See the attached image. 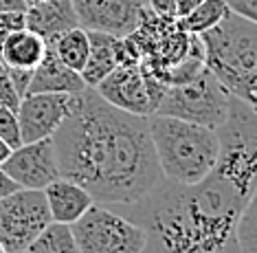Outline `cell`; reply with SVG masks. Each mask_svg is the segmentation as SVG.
I'll return each mask as SVG.
<instances>
[{"label":"cell","instance_id":"29","mask_svg":"<svg viewBox=\"0 0 257 253\" xmlns=\"http://www.w3.org/2000/svg\"><path fill=\"white\" fill-rule=\"evenodd\" d=\"M202 0H176V18H185L189 11H194Z\"/></svg>","mask_w":257,"mask_h":253},{"label":"cell","instance_id":"24","mask_svg":"<svg viewBox=\"0 0 257 253\" xmlns=\"http://www.w3.org/2000/svg\"><path fill=\"white\" fill-rule=\"evenodd\" d=\"M25 27H27L25 11H0V51H3V44L7 42L11 33Z\"/></svg>","mask_w":257,"mask_h":253},{"label":"cell","instance_id":"17","mask_svg":"<svg viewBox=\"0 0 257 253\" xmlns=\"http://www.w3.org/2000/svg\"><path fill=\"white\" fill-rule=\"evenodd\" d=\"M88 35H90V53L79 75L86 81V86L95 88L99 81L106 79L119 66L116 64V53H114L116 38L99 31H88Z\"/></svg>","mask_w":257,"mask_h":253},{"label":"cell","instance_id":"20","mask_svg":"<svg viewBox=\"0 0 257 253\" xmlns=\"http://www.w3.org/2000/svg\"><path fill=\"white\" fill-rule=\"evenodd\" d=\"M22 253H79V249L73 238L71 225L51 222Z\"/></svg>","mask_w":257,"mask_h":253},{"label":"cell","instance_id":"1","mask_svg":"<svg viewBox=\"0 0 257 253\" xmlns=\"http://www.w3.org/2000/svg\"><path fill=\"white\" fill-rule=\"evenodd\" d=\"M60 176L81 185L99 205H130L163 181L150 117L108 104L86 86L53 132Z\"/></svg>","mask_w":257,"mask_h":253},{"label":"cell","instance_id":"14","mask_svg":"<svg viewBox=\"0 0 257 253\" xmlns=\"http://www.w3.org/2000/svg\"><path fill=\"white\" fill-rule=\"evenodd\" d=\"M42 192L46 196L51 220L62 222V225H73L95 205V198L84 187L73 183V181L62 179V176L53 183H49Z\"/></svg>","mask_w":257,"mask_h":253},{"label":"cell","instance_id":"22","mask_svg":"<svg viewBox=\"0 0 257 253\" xmlns=\"http://www.w3.org/2000/svg\"><path fill=\"white\" fill-rule=\"evenodd\" d=\"M0 139L9 145L11 150L22 145V134H20V123L16 110L0 106Z\"/></svg>","mask_w":257,"mask_h":253},{"label":"cell","instance_id":"10","mask_svg":"<svg viewBox=\"0 0 257 253\" xmlns=\"http://www.w3.org/2000/svg\"><path fill=\"white\" fill-rule=\"evenodd\" d=\"M25 190H44L49 183L60 179V165L53 137H46L31 143H22L20 148L11 150V154L0 165Z\"/></svg>","mask_w":257,"mask_h":253},{"label":"cell","instance_id":"13","mask_svg":"<svg viewBox=\"0 0 257 253\" xmlns=\"http://www.w3.org/2000/svg\"><path fill=\"white\" fill-rule=\"evenodd\" d=\"M27 29L44 38V42H53L62 33L79 27L77 14L71 0H42L38 5H31L25 11Z\"/></svg>","mask_w":257,"mask_h":253},{"label":"cell","instance_id":"18","mask_svg":"<svg viewBox=\"0 0 257 253\" xmlns=\"http://www.w3.org/2000/svg\"><path fill=\"white\" fill-rule=\"evenodd\" d=\"M49 46L55 51V55L68 68L81 73V68H84L86 60H88V53H90V35L84 27H75L71 31L62 33L53 42H49Z\"/></svg>","mask_w":257,"mask_h":253},{"label":"cell","instance_id":"19","mask_svg":"<svg viewBox=\"0 0 257 253\" xmlns=\"http://www.w3.org/2000/svg\"><path fill=\"white\" fill-rule=\"evenodd\" d=\"M226 14H229V5L224 0H202L185 18H176V22L183 31L191 35H202V33L211 31L213 27H218Z\"/></svg>","mask_w":257,"mask_h":253},{"label":"cell","instance_id":"25","mask_svg":"<svg viewBox=\"0 0 257 253\" xmlns=\"http://www.w3.org/2000/svg\"><path fill=\"white\" fill-rule=\"evenodd\" d=\"M231 11L257 25V0H224Z\"/></svg>","mask_w":257,"mask_h":253},{"label":"cell","instance_id":"16","mask_svg":"<svg viewBox=\"0 0 257 253\" xmlns=\"http://www.w3.org/2000/svg\"><path fill=\"white\" fill-rule=\"evenodd\" d=\"M46 53V42L31 29H18L7 38L0 51V60L5 62L7 68H25L33 70L42 62Z\"/></svg>","mask_w":257,"mask_h":253},{"label":"cell","instance_id":"11","mask_svg":"<svg viewBox=\"0 0 257 253\" xmlns=\"http://www.w3.org/2000/svg\"><path fill=\"white\" fill-rule=\"evenodd\" d=\"M71 97L66 93H27L18 106V123L22 143H31L53 137L64 117L71 108Z\"/></svg>","mask_w":257,"mask_h":253},{"label":"cell","instance_id":"9","mask_svg":"<svg viewBox=\"0 0 257 253\" xmlns=\"http://www.w3.org/2000/svg\"><path fill=\"white\" fill-rule=\"evenodd\" d=\"M79 27L86 31L127 38L141 22L145 0H71Z\"/></svg>","mask_w":257,"mask_h":253},{"label":"cell","instance_id":"15","mask_svg":"<svg viewBox=\"0 0 257 253\" xmlns=\"http://www.w3.org/2000/svg\"><path fill=\"white\" fill-rule=\"evenodd\" d=\"M86 88V81L81 79L77 70L68 68L55 51L46 44V53L42 62L33 68L31 81H29L27 93H66V95H75Z\"/></svg>","mask_w":257,"mask_h":253},{"label":"cell","instance_id":"26","mask_svg":"<svg viewBox=\"0 0 257 253\" xmlns=\"http://www.w3.org/2000/svg\"><path fill=\"white\" fill-rule=\"evenodd\" d=\"M31 75L33 70H25V68H9V77L14 81L16 91H18L20 97L27 95V88H29V81H31Z\"/></svg>","mask_w":257,"mask_h":253},{"label":"cell","instance_id":"8","mask_svg":"<svg viewBox=\"0 0 257 253\" xmlns=\"http://www.w3.org/2000/svg\"><path fill=\"white\" fill-rule=\"evenodd\" d=\"M51 222L42 190L20 187L0 198V244L7 253H22Z\"/></svg>","mask_w":257,"mask_h":253},{"label":"cell","instance_id":"21","mask_svg":"<svg viewBox=\"0 0 257 253\" xmlns=\"http://www.w3.org/2000/svg\"><path fill=\"white\" fill-rule=\"evenodd\" d=\"M237 244L242 253H257V190L248 198L237 222Z\"/></svg>","mask_w":257,"mask_h":253},{"label":"cell","instance_id":"7","mask_svg":"<svg viewBox=\"0 0 257 253\" xmlns=\"http://www.w3.org/2000/svg\"><path fill=\"white\" fill-rule=\"evenodd\" d=\"M79 253H143L145 231L108 205L92 207L71 225Z\"/></svg>","mask_w":257,"mask_h":253},{"label":"cell","instance_id":"5","mask_svg":"<svg viewBox=\"0 0 257 253\" xmlns=\"http://www.w3.org/2000/svg\"><path fill=\"white\" fill-rule=\"evenodd\" d=\"M218 137L220 154L211 174L248 203L257 190V113L231 97L229 115L218 128Z\"/></svg>","mask_w":257,"mask_h":253},{"label":"cell","instance_id":"30","mask_svg":"<svg viewBox=\"0 0 257 253\" xmlns=\"http://www.w3.org/2000/svg\"><path fill=\"white\" fill-rule=\"evenodd\" d=\"M0 11H27L25 0H0Z\"/></svg>","mask_w":257,"mask_h":253},{"label":"cell","instance_id":"23","mask_svg":"<svg viewBox=\"0 0 257 253\" xmlns=\"http://www.w3.org/2000/svg\"><path fill=\"white\" fill-rule=\"evenodd\" d=\"M20 95L18 91H16L14 81L9 77V68L5 66V62L0 60V106H5V108H11L18 113V106H20Z\"/></svg>","mask_w":257,"mask_h":253},{"label":"cell","instance_id":"27","mask_svg":"<svg viewBox=\"0 0 257 253\" xmlns=\"http://www.w3.org/2000/svg\"><path fill=\"white\" fill-rule=\"evenodd\" d=\"M148 9L154 11L159 16H167V18H176V0H148Z\"/></svg>","mask_w":257,"mask_h":253},{"label":"cell","instance_id":"3","mask_svg":"<svg viewBox=\"0 0 257 253\" xmlns=\"http://www.w3.org/2000/svg\"><path fill=\"white\" fill-rule=\"evenodd\" d=\"M200 40L207 68L231 97L257 113V25L229 9Z\"/></svg>","mask_w":257,"mask_h":253},{"label":"cell","instance_id":"31","mask_svg":"<svg viewBox=\"0 0 257 253\" xmlns=\"http://www.w3.org/2000/svg\"><path fill=\"white\" fill-rule=\"evenodd\" d=\"M9 154H11V148H9L7 143H5L3 139H0V165H3V163H5V158H7Z\"/></svg>","mask_w":257,"mask_h":253},{"label":"cell","instance_id":"33","mask_svg":"<svg viewBox=\"0 0 257 253\" xmlns=\"http://www.w3.org/2000/svg\"><path fill=\"white\" fill-rule=\"evenodd\" d=\"M0 253H7V249H5V246H3V244H0Z\"/></svg>","mask_w":257,"mask_h":253},{"label":"cell","instance_id":"12","mask_svg":"<svg viewBox=\"0 0 257 253\" xmlns=\"http://www.w3.org/2000/svg\"><path fill=\"white\" fill-rule=\"evenodd\" d=\"M95 91L108 104L125 110V113L141 115V117L154 115L141 64L139 66H116L106 79L99 81Z\"/></svg>","mask_w":257,"mask_h":253},{"label":"cell","instance_id":"32","mask_svg":"<svg viewBox=\"0 0 257 253\" xmlns=\"http://www.w3.org/2000/svg\"><path fill=\"white\" fill-rule=\"evenodd\" d=\"M27 3V7H31V5H38V3H42V0H25Z\"/></svg>","mask_w":257,"mask_h":253},{"label":"cell","instance_id":"4","mask_svg":"<svg viewBox=\"0 0 257 253\" xmlns=\"http://www.w3.org/2000/svg\"><path fill=\"white\" fill-rule=\"evenodd\" d=\"M150 134L163 179L194 185L204 181L218 163V130L176 117L152 115Z\"/></svg>","mask_w":257,"mask_h":253},{"label":"cell","instance_id":"28","mask_svg":"<svg viewBox=\"0 0 257 253\" xmlns=\"http://www.w3.org/2000/svg\"><path fill=\"white\" fill-rule=\"evenodd\" d=\"M16 190H20L18 183H16V181H11V176L5 172L3 167H0V198H5L7 194L16 192Z\"/></svg>","mask_w":257,"mask_h":253},{"label":"cell","instance_id":"2","mask_svg":"<svg viewBox=\"0 0 257 253\" xmlns=\"http://www.w3.org/2000/svg\"><path fill=\"white\" fill-rule=\"evenodd\" d=\"M114 207L145 231L143 253H242L237 222L246 201L213 174L194 185L163 179L143 198Z\"/></svg>","mask_w":257,"mask_h":253},{"label":"cell","instance_id":"6","mask_svg":"<svg viewBox=\"0 0 257 253\" xmlns=\"http://www.w3.org/2000/svg\"><path fill=\"white\" fill-rule=\"evenodd\" d=\"M229 106L231 95L204 64V68L194 79L165 88L154 115L176 117V119L218 130L226 121Z\"/></svg>","mask_w":257,"mask_h":253}]
</instances>
